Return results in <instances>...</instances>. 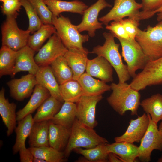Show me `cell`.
Returning <instances> with one entry per match:
<instances>
[{
    "mask_svg": "<svg viewBox=\"0 0 162 162\" xmlns=\"http://www.w3.org/2000/svg\"><path fill=\"white\" fill-rule=\"evenodd\" d=\"M20 161L21 162H33L34 156L29 148L26 145L21 147L19 149Z\"/></svg>",
    "mask_w": 162,
    "mask_h": 162,
    "instance_id": "43",
    "label": "cell"
},
{
    "mask_svg": "<svg viewBox=\"0 0 162 162\" xmlns=\"http://www.w3.org/2000/svg\"><path fill=\"white\" fill-rule=\"evenodd\" d=\"M122 48V55L127 64L130 77L134 78L136 72L143 70L149 61L142 48L135 39H125L115 36Z\"/></svg>",
    "mask_w": 162,
    "mask_h": 162,
    "instance_id": "6",
    "label": "cell"
},
{
    "mask_svg": "<svg viewBox=\"0 0 162 162\" xmlns=\"http://www.w3.org/2000/svg\"><path fill=\"white\" fill-rule=\"evenodd\" d=\"M162 12V6L157 10L149 12H143L140 11L139 18L140 20L148 19L154 16L155 14Z\"/></svg>",
    "mask_w": 162,
    "mask_h": 162,
    "instance_id": "44",
    "label": "cell"
},
{
    "mask_svg": "<svg viewBox=\"0 0 162 162\" xmlns=\"http://www.w3.org/2000/svg\"><path fill=\"white\" fill-rule=\"evenodd\" d=\"M22 6L21 0H7L3 3L1 7L4 15L16 18Z\"/></svg>",
    "mask_w": 162,
    "mask_h": 162,
    "instance_id": "39",
    "label": "cell"
},
{
    "mask_svg": "<svg viewBox=\"0 0 162 162\" xmlns=\"http://www.w3.org/2000/svg\"><path fill=\"white\" fill-rule=\"evenodd\" d=\"M148 115L149 122L147 130L141 140L139 148V158L142 162H148L151 160L152 152L157 150L162 151V134L157 124L152 121Z\"/></svg>",
    "mask_w": 162,
    "mask_h": 162,
    "instance_id": "9",
    "label": "cell"
},
{
    "mask_svg": "<svg viewBox=\"0 0 162 162\" xmlns=\"http://www.w3.org/2000/svg\"><path fill=\"white\" fill-rule=\"evenodd\" d=\"M106 28L116 36L125 39H130L121 20L113 21L110 24L106 25Z\"/></svg>",
    "mask_w": 162,
    "mask_h": 162,
    "instance_id": "41",
    "label": "cell"
},
{
    "mask_svg": "<svg viewBox=\"0 0 162 162\" xmlns=\"http://www.w3.org/2000/svg\"><path fill=\"white\" fill-rule=\"evenodd\" d=\"M143 12L154 11L162 6V0H141Z\"/></svg>",
    "mask_w": 162,
    "mask_h": 162,
    "instance_id": "42",
    "label": "cell"
},
{
    "mask_svg": "<svg viewBox=\"0 0 162 162\" xmlns=\"http://www.w3.org/2000/svg\"><path fill=\"white\" fill-rule=\"evenodd\" d=\"M109 153H113L123 162H135L139 156L138 146L134 143L126 142H116L106 144Z\"/></svg>",
    "mask_w": 162,
    "mask_h": 162,
    "instance_id": "24",
    "label": "cell"
},
{
    "mask_svg": "<svg viewBox=\"0 0 162 162\" xmlns=\"http://www.w3.org/2000/svg\"><path fill=\"white\" fill-rule=\"evenodd\" d=\"M108 142L106 139L98 135L94 128L85 125L76 118L71 128L70 137L64 152L65 157H68L76 148H90Z\"/></svg>",
    "mask_w": 162,
    "mask_h": 162,
    "instance_id": "2",
    "label": "cell"
},
{
    "mask_svg": "<svg viewBox=\"0 0 162 162\" xmlns=\"http://www.w3.org/2000/svg\"><path fill=\"white\" fill-rule=\"evenodd\" d=\"M52 24L56 33L68 50H84L83 43L89 40L88 34H82L73 24L69 18L62 14L56 16L53 15Z\"/></svg>",
    "mask_w": 162,
    "mask_h": 162,
    "instance_id": "4",
    "label": "cell"
},
{
    "mask_svg": "<svg viewBox=\"0 0 162 162\" xmlns=\"http://www.w3.org/2000/svg\"><path fill=\"white\" fill-rule=\"evenodd\" d=\"M68 50L56 33L39 49L34 56L35 61L39 67L50 65L57 58L64 56Z\"/></svg>",
    "mask_w": 162,
    "mask_h": 162,
    "instance_id": "11",
    "label": "cell"
},
{
    "mask_svg": "<svg viewBox=\"0 0 162 162\" xmlns=\"http://www.w3.org/2000/svg\"><path fill=\"white\" fill-rule=\"evenodd\" d=\"M120 20L130 38L135 39L140 21L130 18Z\"/></svg>",
    "mask_w": 162,
    "mask_h": 162,
    "instance_id": "40",
    "label": "cell"
},
{
    "mask_svg": "<svg viewBox=\"0 0 162 162\" xmlns=\"http://www.w3.org/2000/svg\"><path fill=\"white\" fill-rule=\"evenodd\" d=\"M7 0H0V2H2L3 3L4 2L6 1Z\"/></svg>",
    "mask_w": 162,
    "mask_h": 162,
    "instance_id": "50",
    "label": "cell"
},
{
    "mask_svg": "<svg viewBox=\"0 0 162 162\" xmlns=\"http://www.w3.org/2000/svg\"><path fill=\"white\" fill-rule=\"evenodd\" d=\"M33 162H46V161L41 158L34 157Z\"/></svg>",
    "mask_w": 162,
    "mask_h": 162,
    "instance_id": "46",
    "label": "cell"
},
{
    "mask_svg": "<svg viewBox=\"0 0 162 162\" xmlns=\"http://www.w3.org/2000/svg\"><path fill=\"white\" fill-rule=\"evenodd\" d=\"M56 33L52 24H43L39 29L29 35L27 45L35 52L38 51L44 42Z\"/></svg>",
    "mask_w": 162,
    "mask_h": 162,
    "instance_id": "31",
    "label": "cell"
},
{
    "mask_svg": "<svg viewBox=\"0 0 162 162\" xmlns=\"http://www.w3.org/2000/svg\"><path fill=\"white\" fill-rule=\"evenodd\" d=\"M142 8V4L136 0H115L112 9L98 20L106 25L111 21L121 20L126 17L140 20L138 16L139 10Z\"/></svg>",
    "mask_w": 162,
    "mask_h": 162,
    "instance_id": "10",
    "label": "cell"
},
{
    "mask_svg": "<svg viewBox=\"0 0 162 162\" xmlns=\"http://www.w3.org/2000/svg\"><path fill=\"white\" fill-rule=\"evenodd\" d=\"M113 68L105 58L98 56L92 59H88L86 70L90 76L106 83L113 80Z\"/></svg>",
    "mask_w": 162,
    "mask_h": 162,
    "instance_id": "16",
    "label": "cell"
},
{
    "mask_svg": "<svg viewBox=\"0 0 162 162\" xmlns=\"http://www.w3.org/2000/svg\"><path fill=\"white\" fill-rule=\"evenodd\" d=\"M76 103L64 101L58 112L49 121L56 124L71 128L76 118Z\"/></svg>",
    "mask_w": 162,
    "mask_h": 162,
    "instance_id": "29",
    "label": "cell"
},
{
    "mask_svg": "<svg viewBox=\"0 0 162 162\" xmlns=\"http://www.w3.org/2000/svg\"><path fill=\"white\" fill-rule=\"evenodd\" d=\"M105 39L103 46L98 45L94 47L89 53L105 58L115 69L118 76L119 82H125L130 77L127 66L124 64L119 51L120 44L116 43L113 34L110 32H104Z\"/></svg>",
    "mask_w": 162,
    "mask_h": 162,
    "instance_id": "3",
    "label": "cell"
},
{
    "mask_svg": "<svg viewBox=\"0 0 162 162\" xmlns=\"http://www.w3.org/2000/svg\"><path fill=\"white\" fill-rule=\"evenodd\" d=\"M112 5L106 0H98L85 11L81 22L76 27L80 32L86 31L89 36L92 38L95 35L97 29L103 28V23L98 21V16L100 12L106 7Z\"/></svg>",
    "mask_w": 162,
    "mask_h": 162,
    "instance_id": "12",
    "label": "cell"
},
{
    "mask_svg": "<svg viewBox=\"0 0 162 162\" xmlns=\"http://www.w3.org/2000/svg\"><path fill=\"white\" fill-rule=\"evenodd\" d=\"M16 18L6 16L1 28L2 46H6L17 51L27 45L31 33L28 30L20 28L16 21Z\"/></svg>",
    "mask_w": 162,
    "mask_h": 162,
    "instance_id": "7",
    "label": "cell"
},
{
    "mask_svg": "<svg viewBox=\"0 0 162 162\" xmlns=\"http://www.w3.org/2000/svg\"><path fill=\"white\" fill-rule=\"evenodd\" d=\"M17 51L4 46L0 50V77L12 76L15 65Z\"/></svg>",
    "mask_w": 162,
    "mask_h": 162,
    "instance_id": "33",
    "label": "cell"
},
{
    "mask_svg": "<svg viewBox=\"0 0 162 162\" xmlns=\"http://www.w3.org/2000/svg\"><path fill=\"white\" fill-rule=\"evenodd\" d=\"M157 20L160 22L162 21V12L157 13Z\"/></svg>",
    "mask_w": 162,
    "mask_h": 162,
    "instance_id": "47",
    "label": "cell"
},
{
    "mask_svg": "<svg viewBox=\"0 0 162 162\" xmlns=\"http://www.w3.org/2000/svg\"><path fill=\"white\" fill-rule=\"evenodd\" d=\"M89 53L87 49L84 50H68L64 56L73 73V79L78 81L86 70L88 55Z\"/></svg>",
    "mask_w": 162,
    "mask_h": 162,
    "instance_id": "19",
    "label": "cell"
},
{
    "mask_svg": "<svg viewBox=\"0 0 162 162\" xmlns=\"http://www.w3.org/2000/svg\"><path fill=\"white\" fill-rule=\"evenodd\" d=\"M50 96L49 92L47 89L37 84L27 104L16 112L17 121H20L27 115L33 113Z\"/></svg>",
    "mask_w": 162,
    "mask_h": 162,
    "instance_id": "22",
    "label": "cell"
},
{
    "mask_svg": "<svg viewBox=\"0 0 162 162\" xmlns=\"http://www.w3.org/2000/svg\"><path fill=\"white\" fill-rule=\"evenodd\" d=\"M135 40L149 61L162 57V21L155 26L148 25L146 30L138 28Z\"/></svg>",
    "mask_w": 162,
    "mask_h": 162,
    "instance_id": "5",
    "label": "cell"
},
{
    "mask_svg": "<svg viewBox=\"0 0 162 162\" xmlns=\"http://www.w3.org/2000/svg\"><path fill=\"white\" fill-rule=\"evenodd\" d=\"M16 104L10 103L5 96V89L2 88L0 91V114L7 128V134L10 136L16 126Z\"/></svg>",
    "mask_w": 162,
    "mask_h": 162,
    "instance_id": "20",
    "label": "cell"
},
{
    "mask_svg": "<svg viewBox=\"0 0 162 162\" xmlns=\"http://www.w3.org/2000/svg\"><path fill=\"white\" fill-rule=\"evenodd\" d=\"M37 84L35 75L29 74L19 79H14L8 82L11 97L21 101L29 97Z\"/></svg>",
    "mask_w": 162,
    "mask_h": 162,
    "instance_id": "15",
    "label": "cell"
},
{
    "mask_svg": "<svg viewBox=\"0 0 162 162\" xmlns=\"http://www.w3.org/2000/svg\"><path fill=\"white\" fill-rule=\"evenodd\" d=\"M53 16H58L63 12L82 15L88 6L78 0L67 1L61 0H43Z\"/></svg>",
    "mask_w": 162,
    "mask_h": 162,
    "instance_id": "21",
    "label": "cell"
},
{
    "mask_svg": "<svg viewBox=\"0 0 162 162\" xmlns=\"http://www.w3.org/2000/svg\"><path fill=\"white\" fill-rule=\"evenodd\" d=\"M149 122L148 115L146 113L136 119H131L125 132L121 136L115 137V142L133 143L140 142L147 130Z\"/></svg>",
    "mask_w": 162,
    "mask_h": 162,
    "instance_id": "14",
    "label": "cell"
},
{
    "mask_svg": "<svg viewBox=\"0 0 162 162\" xmlns=\"http://www.w3.org/2000/svg\"><path fill=\"white\" fill-rule=\"evenodd\" d=\"M78 81L82 87V95H102L111 90L110 85L101 80L94 79L86 72L80 76Z\"/></svg>",
    "mask_w": 162,
    "mask_h": 162,
    "instance_id": "25",
    "label": "cell"
},
{
    "mask_svg": "<svg viewBox=\"0 0 162 162\" xmlns=\"http://www.w3.org/2000/svg\"><path fill=\"white\" fill-rule=\"evenodd\" d=\"M133 78L130 85L138 91L148 86L162 84V57L149 61L142 71Z\"/></svg>",
    "mask_w": 162,
    "mask_h": 162,
    "instance_id": "8",
    "label": "cell"
},
{
    "mask_svg": "<svg viewBox=\"0 0 162 162\" xmlns=\"http://www.w3.org/2000/svg\"><path fill=\"white\" fill-rule=\"evenodd\" d=\"M44 24H52L53 14L43 0H28Z\"/></svg>",
    "mask_w": 162,
    "mask_h": 162,
    "instance_id": "38",
    "label": "cell"
},
{
    "mask_svg": "<svg viewBox=\"0 0 162 162\" xmlns=\"http://www.w3.org/2000/svg\"><path fill=\"white\" fill-rule=\"evenodd\" d=\"M60 90L64 101L76 103L82 95L80 84L78 81L73 79L60 85Z\"/></svg>",
    "mask_w": 162,
    "mask_h": 162,
    "instance_id": "36",
    "label": "cell"
},
{
    "mask_svg": "<svg viewBox=\"0 0 162 162\" xmlns=\"http://www.w3.org/2000/svg\"><path fill=\"white\" fill-rule=\"evenodd\" d=\"M34 157L45 160L46 162H62L64 161V152L50 146L28 148Z\"/></svg>",
    "mask_w": 162,
    "mask_h": 162,
    "instance_id": "35",
    "label": "cell"
},
{
    "mask_svg": "<svg viewBox=\"0 0 162 162\" xmlns=\"http://www.w3.org/2000/svg\"><path fill=\"white\" fill-rule=\"evenodd\" d=\"M49 122V146L59 151L65 147L68 143L71 128Z\"/></svg>",
    "mask_w": 162,
    "mask_h": 162,
    "instance_id": "23",
    "label": "cell"
},
{
    "mask_svg": "<svg viewBox=\"0 0 162 162\" xmlns=\"http://www.w3.org/2000/svg\"><path fill=\"white\" fill-rule=\"evenodd\" d=\"M106 143H102L90 148L83 149L79 148L74 151L77 154L83 156L87 161L92 162H105L108 161L109 152Z\"/></svg>",
    "mask_w": 162,
    "mask_h": 162,
    "instance_id": "34",
    "label": "cell"
},
{
    "mask_svg": "<svg viewBox=\"0 0 162 162\" xmlns=\"http://www.w3.org/2000/svg\"><path fill=\"white\" fill-rule=\"evenodd\" d=\"M35 76L37 84L47 89L51 95L62 102H64L60 93V85L50 65L39 67Z\"/></svg>",
    "mask_w": 162,
    "mask_h": 162,
    "instance_id": "18",
    "label": "cell"
},
{
    "mask_svg": "<svg viewBox=\"0 0 162 162\" xmlns=\"http://www.w3.org/2000/svg\"><path fill=\"white\" fill-rule=\"evenodd\" d=\"M35 52L26 45L17 51L15 65L12 77L18 73L27 71L29 74L35 75L39 67L34 59Z\"/></svg>",
    "mask_w": 162,
    "mask_h": 162,
    "instance_id": "17",
    "label": "cell"
},
{
    "mask_svg": "<svg viewBox=\"0 0 162 162\" xmlns=\"http://www.w3.org/2000/svg\"><path fill=\"white\" fill-rule=\"evenodd\" d=\"M50 66L59 85L73 79V71L64 56L57 58Z\"/></svg>",
    "mask_w": 162,
    "mask_h": 162,
    "instance_id": "32",
    "label": "cell"
},
{
    "mask_svg": "<svg viewBox=\"0 0 162 162\" xmlns=\"http://www.w3.org/2000/svg\"><path fill=\"white\" fill-rule=\"evenodd\" d=\"M29 20L28 30L33 34L39 29L43 24L37 12L28 0H21Z\"/></svg>",
    "mask_w": 162,
    "mask_h": 162,
    "instance_id": "37",
    "label": "cell"
},
{
    "mask_svg": "<svg viewBox=\"0 0 162 162\" xmlns=\"http://www.w3.org/2000/svg\"><path fill=\"white\" fill-rule=\"evenodd\" d=\"M62 103L51 95L38 109L33 117L34 122L51 120L59 111L63 104Z\"/></svg>",
    "mask_w": 162,
    "mask_h": 162,
    "instance_id": "28",
    "label": "cell"
},
{
    "mask_svg": "<svg viewBox=\"0 0 162 162\" xmlns=\"http://www.w3.org/2000/svg\"><path fill=\"white\" fill-rule=\"evenodd\" d=\"M15 131L16 134L15 142L13 147L14 154L19 152L20 148L26 145V141L28 137L34 122L32 114H29L18 121Z\"/></svg>",
    "mask_w": 162,
    "mask_h": 162,
    "instance_id": "27",
    "label": "cell"
},
{
    "mask_svg": "<svg viewBox=\"0 0 162 162\" xmlns=\"http://www.w3.org/2000/svg\"><path fill=\"white\" fill-rule=\"evenodd\" d=\"M102 98V95H82L76 103V118L85 125L94 128L98 124L95 116L96 106Z\"/></svg>",
    "mask_w": 162,
    "mask_h": 162,
    "instance_id": "13",
    "label": "cell"
},
{
    "mask_svg": "<svg viewBox=\"0 0 162 162\" xmlns=\"http://www.w3.org/2000/svg\"><path fill=\"white\" fill-rule=\"evenodd\" d=\"M161 121V122L159 126L158 129L160 133L162 134V120Z\"/></svg>",
    "mask_w": 162,
    "mask_h": 162,
    "instance_id": "48",
    "label": "cell"
},
{
    "mask_svg": "<svg viewBox=\"0 0 162 162\" xmlns=\"http://www.w3.org/2000/svg\"><path fill=\"white\" fill-rule=\"evenodd\" d=\"M112 92L107 98V101L112 108L119 115L123 116L128 111L132 116L137 115L140 104L141 95L136 90L125 82L110 85Z\"/></svg>",
    "mask_w": 162,
    "mask_h": 162,
    "instance_id": "1",
    "label": "cell"
},
{
    "mask_svg": "<svg viewBox=\"0 0 162 162\" xmlns=\"http://www.w3.org/2000/svg\"><path fill=\"white\" fill-rule=\"evenodd\" d=\"M108 160L110 162H123L118 156L111 152L108 154Z\"/></svg>",
    "mask_w": 162,
    "mask_h": 162,
    "instance_id": "45",
    "label": "cell"
},
{
    "mask_svg": "<svg viewBox=\"0 0 162 162\" xmlns=\"http://www.w3.org/2000/svg\"><path fill=\"white\" fill-rule=\"evenodd\" d=\"M140 105L152 121L157 124L162 120V94L157 93L143 100Z\"/></svg>",
    "mask_w": 162,
    "mask_h": 162,
    "instance_id": "30",
    "label": "cell"
},
{
    "mask_svg": "<svg viewBox=\"0 0 162 162\" xmlns=\"http://www.w3.org/2000/svg\"><path fill=\"white\" fill-rule=\"evenodd\" d=\"M49 121L34 122L28 136L30 147L49 146Z\"/></svg>",
    "mask_w": 162,
    "mask_h": 162,
    "instance_id": "26",
    "label": "cell"
},
{
    "mask_svg": "<svg viewBox=\"0 0 162 162\" xmlns=\"http://www.w3.org/2000/svg\"><path fill=\"white\" fill-rule=\"evenodd\" d=\"M158 162H162V155L160 158L158 160Z\"/></svg>",
    "mask_w": 162,
    "mask_h": 162,
    "instance_id": "49",
    "label": "cell"
}]
</instances>
